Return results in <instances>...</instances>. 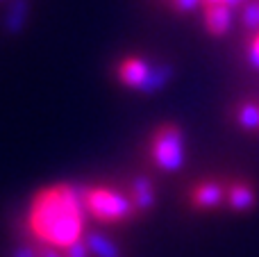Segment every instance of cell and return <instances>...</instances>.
<instances>
[{"instance_id":"6da1fadb","label":"cell","mask_w":259,"mask_h":257,"mask_svg":"<svg viewBox=\"0 0 259 257\" xmlns=\"http://www.w3.org/2000/svg\"><path fill=\"white\" fill-rule=\"evenodd\" d=\"M23 241L50 250H68L87 239L91 223L84 214L80 187L53 182L32 194L23 214Z\"/></svg>"},{"instance_id":"7a4b0ae2","label":"cell","mask_w":259,"mask_h":257,"mask_svg":"<svg viewBox=\"0 0 259 257\" xmlns=\"http://www.w3.org/2000/svg\"><path fill=\"white\" fill-rule=\"evenodd\" d=\"M80 198L87 219L96 228L114 230L139 221L123 182H91L80 187Z\"/></svg>"},{"instance_id":"3957f363","label":"cell","mask_w":259,"mask_h":257,"mask_svg":"<svg viewBox=\"0 0 259 257\" xmlns=\"http://www.w3.org/2000/svg\"><path fill=\"white\" fill-rule=\"evenodd\" d=\"M143 159L159 176H173L187 164V132L178 121H159L146 132Z\"/></svg>"},{"instance_id":"277c9868","label":"cell","mask_w":259,"mask_h":257,"mask_svg":"<svg viewBox=\"0 0 259 257\" xmlns=\"http://www.w3.org/2000/svg\"><path fill=\"white\" fill-rule=\"evenodd\" d=\"M112 77L121 89L132 94H157L173 77V68L166 64H155L148 55L125 53L112 64Z\"/></svg>"},{"instance_id":"5b68a950","label":"cell","mask_w":259,"mask_h":257,"mask_svg":"<svg viewBox=\"0 0 259 257\" xmlns=\"http://www.w3.org/2000/svg\"><path fill=\"white\" fill-rule=\"evenodd\" d=\"M225 185H228V176H202L189 182L182 194L187 212L196 217H211L216 212H223Z\"/></svg>"},{"instance_id":"8992f818","label":"cell","mask_w":259,"mask_h":257,"mask_svg":"<svg viewBox=\"0 0 259 257\" xmlns=\"http://www.w3.org/2000/svg\"><path fill=\"white\" fill-rule=\"evenodd\" d=\"M259 207V185L248 176H228L223 212L232 217H248Z\"/></svg>"},{"instance_id":"52a82bcc","label":"cell","mask_w":259,"mask_h":257,"mask_svg":"<svg viewBox=\"0 0 259 257\" xmlns=\"http://www.w3.org/2000/svg\"><path fill=\"white\" fill-rule=\"evenodd\" d=\"M123 187H125L130 203H132L139 221L148 219L157 209V205H159V194H157V187L150 176H146V173L132 176V178H127V180H123Z\"/></svg>"},{"instance_id":"ba28073f","label":"cell","mask_w":259,"mask_h":257,"mask_svg":"<svg viewBox=\"0 0 259 257\" xmlns=\"http://www.w3.org/2000/svg\"><path fill=\"white\" fill-rule=\"evenodd\" d=\"M228 121L234 130L259 139V96H239L228 107Z\"/></svg>"},{"instance_id":"9c48e42d","label":"cell","mask_w":259,"mask_h":257,"mask_svg":"<svg viewBox=\"0 0 259 257\" xmlns=\"http://www.w3.org/2000/svg\"><path fill=\"white\" fill-rule=\"evenodd\" d=\"M243 59L250 68L259 71V30L246 34V39H243Z\"/></svg>"},{"instance_id":"30bf717a","label":"cell","mask_w":259,"mask_h":257,"mask_svg":"<svg viewBox=\"0 0 259 257\" xmlns=\"http://www.w3.org/2000/svg\"><path fill=\"white\" fill-rule=\"evenodd\" d=\"M164 3L168 7V12L175 14V16H189V14L198 12L200 0H164Z\"/></svg>"},{"instance_id":"8fae6325","label":"cell","mask_w":259,"mask_h":257,"mask_svg":"<svg viewBox=\"0 0 259 257\" xmlns=\"http://www.w3.org/2000/svg\"><path fill=\"white\" fill-rule=\"evenodd\" d=\"M246 3H248V0H200V5H198V7H202V5H214V7L230 9V12H234L239 16V12L246 7Z\"/></svg>"},{"instance_id":"7c38bea8","label":"cell","mask_w":259,"mask_h":257,"mask_svg":"<svg viewBox=\"0 0 259 257\" xmlns=\"http://www.w3.org/2000/svg\"><path fill=\"white\" fill-rule=\"evenodd\" d=\"M0 3H3V0H0Z\"/></svg>"}]
</instances>
